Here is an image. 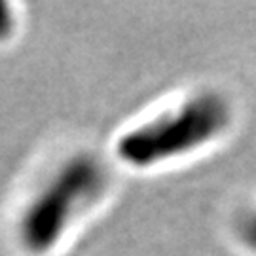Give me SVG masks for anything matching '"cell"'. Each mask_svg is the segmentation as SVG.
<instances>
[{
	"instance_id": "6da1fadb",
	"label": "cell",
	"mask_w": 256,
	"mask_h": 256,
	"mask_svg": "<svg viewBox=\"0 0 256 256\" xmlns=\"http://www.w3.org/2000/svg\"><path fill=\"white\" fill-rule=\"evenodd\" d=\"M236 110L226 93L200 90L174 108L122 135L118 158L133 167H152L216 142L234 126Z\"/></svg>"
},
{
	"instance_id": "7a4b0ae2",
	"label": "cell",
	"mask_w": 256,
	"mask_h": 256,
	"mask_svg": "<svg viewBox=\"0 0 256 256\" xmlns=\"http://www.w3.org/2000/svg\"><path fill=\"white\" fill-rule=\"evenodd\" d=\"M104 184L102 165L88 154L74 156L34 196L19 220L23 247L42 254L57 245L76 212L97 198Z\"/></svg>"
},
{
	"instance_id": "3957f363",
	"label": "cell",
	"mask_w": 256,
	"mask_h": 256,
	"mask_svg": "<svg viewBox=\"0 0 256 256\" xmlns=\"http://www.w3.org/2000/svg\"><path fill=\"white\" fill-rule=\"evenodd\" d=\"M234 236L248 256H256V203L238 212L234 218Z\"/></svg>"
},
{
	"instance_id": "277c9868",
	"label": "cell",
	"mask_w": 256,
	"mask_h": 256,
	"mask_svg": "<svg viewBox=\"0 0 256 256\" xmlns=\"http://www.w3.org/2000/svg\"><path fill=\"white\" fill-rule=\"evenodd\" d=\"M14 27H16V18L12 14V8H10V4L0 0V40L12 36Z\"/></svg>"
}]
</instances>
